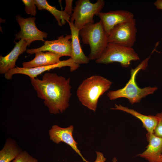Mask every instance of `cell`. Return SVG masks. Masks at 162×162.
Instances as JSON below:
<instances>
[{
  "mask_svg": "<svg viewBox=\"0 0 162 162\" xmlns=\"http://www.w3.org/2000/svg\"><path fill=\"white\" fill-rule=\"evenodd\" d=\"M65 66L69 67L70 71L72 72L78 68L80 65L74 63L70 57L67 60L62 61L57 64L52 65L31 68L16 67L8 71L4 75L5 78L8 80L12 79L13 75L18 74L27 75L30 78H34L46 71L56 68H60Z\"/></svg>",
  "mask_w": 162,
  "mask_h": 162,
  "instance_id": "cell-9",
  "label": "cell"
},
{
  "mask_svg": "<svg viewBox=\"0 0 162 162\" xmlns=\"http://www.w3.org/2000/svg\"><path fill=\"white\" fill-rule=\"evenodd\" d=\"M117 160L116 158H114L111 162H117Z\"/></svg>",
  "mask_w": 162,
  "mask_h": 162,
  "instance_id": "cell-25",
  "label": "cell"
},
{
  "mask_svg": "<svg viewBox=\"0 0 162 162\" xmlns=\"http://www.w3.org/2000/svg\"><path fill=\"white\" fill-rule=\"evenodd\" d=\"M30 79L37 96L43 100L50 113H62L69 107L72 95L70 78L66 79L56 74L47 73L41 80L36 78Z\"/></svg>",
  "mask_w": 162,
  "mask_h": 162,
  "instance_id": "cell-1",
  "label": "cell"
},
{
  "mask_svg": "<svg viewBox=\"0 0 162 162\" xmlns=\"http://www.w3.org/2000/svg\"><path fill=\"white\" fill-rule=\"evenodd\" d=\"M35 54V57L32 60L22 63V67L31 68L55 64L61 61L60 58L62 56L49 51L39 52Z\"/></svg>",
  "mask_w": 162,
  "mask_h": 162,
  "instance_id": "cell-16",
  "label": "cell"
},
{
  "mask_svg": "<svg viewBox=\"0 0 162 162\" xmlns=\"http://www.w3.org/2000/svg\"><path fill=\"white\" fill-rule=\"evenodd\" d=\"M111 109L122 111L129 113L138 118L142 122L143 127L149 133H154L158 124V118L156 115H145L132 109L123 106L120 104H115V108Z\"/></svg>",
  "mask_w": 162,
  "mask_h": 162,
  "instance_id": "cell-17",
  "label": "cell"
},
{
  "mask_svg": "<svg viewBox=\"0 0 162 162\" xmlns=\"http://www.w3.org/2000/svg\"><path fill=\"white\" fill-rule=\"evenodd\" d=\"M74 128L72 125L65 128L61 127L56 124L53 125L49 131L50 139L57 144L61 142H64L71 147L81 157L83 161L90 162L83 157L77 147L78 143L73 136ZM93 162H97L95 160Z\"/></svg>",
  "mask_w": 162,
  "mask_h": 162,
  "instance_id": "cell-11",
  "label": "cell"
},
{
  "mask_svg": "<svg viewBox=\"0 0 162 162\" xmlns=\"http://www.w3.org/2000/svg\"><path fill=\"white\" fill-rule=\"evenodd\" d=\"M16 18L20 30L16 35L15 40H26L28 46L34 41H45L44 38L47 37V33L38 28L35 25L36 18L34 17L25 18L17 15Z\"/></svg>",
  "mask_w": 162,
  "mask_h": 162,
  "instance_id": "cell-8",
  "label": "cell"
},
{
  "mask_svg": "<svg viewBox=\"0 0 162 162\" xmlns=\"http://www.w3.org/2000/svg\"><path fill=\"white\" fill-rule=\"evenodd\" d=\"M71 35H62L58 39L52 40H46L44 45L37 48L27 50V53L30 54L39 52L49 51L63 56L71 57Z\"/></svg>",
  "mask_w": 162,
  "mask_h": 162,
  "instance_id": "cell-10",
  "label": "cell"
},
{
  "mask_svg": "<svg viewBox=\"0 0 162 162\" xmlns=\"http://www.w3.org/2000/svg\"><path fill=\"white\" fill-rule=\"evenodd\" d=\"M150 56L143 60L136 68L130 70V78L125 86L123 88L115 91H110L107 96L111 100L120 98L127 99L132 104L139 103L141 99L148 95L153 94L158 89L156 86H148L140 88L136 81L137 74L140 70L147 68Z\"/></svg>",
  "mask_w": 162,
  "mask_h": 162,
  "instance_id": "cell-3",
  "label": "cell"
},
{
  "mask_svg": "<svg viewBox=\"0 0 162 162\" xmlns=\"http://www.w3.org/2000/svg\"><path fill=\"white\" fill-rule=\"evenodd\" d=\"M98 16L108 37L115 26L134 18L132 13L124 10L111 11L105 13L100 12Z\"/></svg>",
  "mask_w": 162,
  "mask_h": 162,
  "instance_id": "cell-12",
  "label": "cell"
},
{
  "mask_svg": "<svg viewBox=\"0 0 162 162\" xmlns=\"http://www.w3.org/2000/svg\"><path fill=\"white\" fill-rule=\"evenodd\" d=\"M112 82L99 75H93L84 80L78 87L76 96L82 104L95 112L100 97L110 88Z\"/></svg>",
  "mask_w": 162,
  "mask_h": 162,
  "instance_id": "cell-2",
  "label": "cell"
},
{
  "mask_svg": "<svg viewBox=\"0 0 162 162\" xmlns=\"http://www.w3.org/2000/svg\"><path fill=\"white\" fill-rule=\"evenodd\" d=\"M22 151L15 140L9 138L0 151V162H11Z\"/></svg>",
  "mask_w": 162,
  "mask_h": 162,
  "instance_id": "cell-18",
  "label": "cell"
},
{
  "mask_svg": "<svg viewBox=\"0 0 162 162\" xmlns=\"http://www.w3.org/2000/svg\"><path fill=\"white\" fill-rule=\"evenodd\" d=\"M153 4L156 8L162 10V0H157Z\"/></svg>",
  "mask_w": 162,
  "mask_h": 162,
  "instance_id": "cell-24",
  "label": "cell"
},
{
  "mask_svg": "<svg viewBox=\"0 0 162 162\" xmlns=\"http://www.w3.org/2000/svg\"><path fill=\"white\" fill-rule=\"evenodd\" d=\"M155 115L158 117V121L153 134L158 137H162V112H158Z\"/></svg>",
  "mask_w": 162,
  "mask_h": 162,
  "instance_id": "cell-22",
  "label": "cell"
},
{
  "mask_svg": "<svg viewBox=\"0 0 162 162\" xmlns=\"http://www.w3.org/2000/svg\"><path fill=\"white\" fill-rule=\"evenodd\" d=\"M161 159H162V156H161Z\"/></svg>",
  "mask_w": 162,
  "mask_h": 162,
  "instance_id": "cell-26",
  "label": "cell"
},
{
  "mask_svg": "<svg viewBox=\"0 0 162 162\" xmlns=\"http://www.w3.org/2000/svg\"><path fill=\"white\" fill-rule=\"evenodd\" d=\"M140 59L137 53L132 47L114 43H108L101 57L95 61L97 64H107L119 63L122 67L128 68L132 61Z\"/></svg>",
  "mask_w": 162,
  "mask_h": 162,
  "instance_id": "cell-5",
  "label": "cell"
},
{
  "mask_svg": "<svg viewBox=\"0 0 162 162\" xmlns=\"http://www.w3.org/2000/svg\"><path fill=\"white\" fill-rule=\"evenodd\" d=\"M15 46L7 55L0 56V74H4L8 71L16 67V63L19 56L26 51L28 46L27 42L20 40L15 42Z\"/></svg>",
  "mask_w": 162,
  "mask_h": 162,
  "instance_id": "cell-14",
  "label": "cell"
},
{
  "mask_svg": "<svg viewBox=\"0 0 162 162\" xmlns=\"http://www.w3.org/2000/svg\"><path fill=\"white\" fill-rule=\"evenodd\" d=\"M35 3L39 10H45L50 12L55 17L58 26H62L66 22L70 21V16L64 11L58 10L55 7L51 6L46 0H35Z\"/></svg>",
  "mask_w": 162,
  "mask_h": 162,
  "instance_id": "cell-19",
  "label": "cell"
},
{
  "mask_svg": "<svg viewBox=\"0 0 162 162\" xmlns=\"http://www.w3.org/2000/svg\"><path fill=\"white\" fill-rule=\"evenodd\" d=\"M68 23L71 32L72 50L70 58L74 63L80 65L88 64L89 60L84 53L80 44V30L75 27L74 22L69 21Z\"/></svg>",
  "mask_w": 162,
  "mask_h": 162,
  "instance_id": "cell-15",
  "label": "cell"
},
{
  "mask_svg": "<svg viewBox=\"0 0 162 162\" xmlns=\"http://www.w3.org/2000/svg\"><path fill=\"white\" fill-rule=\"evenodd\" d=\"M137 32L136 20L134 18L115 26L108 36V43L132 47L136 40Z\"/></svg>",
  "mask_w": 162,
  "mask_h": 162,
  "instance_id": "cell-7",
  "label": "cell"
},
{
  "mask_svg": "<svg viewBox=\"0 0 162 162\" xmlns=\"http://www.w3.org/2000/svg\"><path fill=\"white\" fill-rule=\"evenodd\" d=\"M146 138L148 142L146 150L138 154L149 162H162V137H158L153 133H147Z\"/></svg>",
  "mask_w": 162,
  "mask_h": 162,
  "instance_id": "cell-13",
  "label": "cell"
},
{
  "mask_svg": "<svg viewBox=\"0 0 162 162\" xmlns=\"http://www.w3.org/2000/svg\"><path fill=\"white\" fill-rule=\"evenodd\" d=\"M25 5V11L27 14L33 16L36 14L35 0H22Z\"/></svg>",
  "mask_w": 162,
  "mask_h": 162,
  "instance_id": "cell-21",
  "label": "cell"
},
{
  "mask_svg": "<svg viewBox=\"0 0 162 162\" xmlns=\"http://www.w3.org/2000/svg\"><path fill=\"white\" fill-rule=\"evenodd\" d=\"M105 4L103 0H98L93 3L89 0H78L75 2L70 21L74 22L75 27L80 30L86 25L94 23V15L98 16Z\"/></svg>",
  "mask_w": 162,
  "mask_h": 162,
  "instance_id": "cell-6",
  "label": "cell"
},
{
  "mask_svg": "<svg viewBox=\"0 0 162 162\" xmlns=\"http://www.w3.org/2000/svg\"><path fill=\"white\" fill-rule=\"evenodd\" d=\"M82 43L89 46V60H96L101 56L108 43V36L101 21L87 24L80 30Z\"/></svg>",
  "mask_w": 162,
  "mask_h": 162,
  "instance_id": "cell-4",
  "label": "cell"
},
{
  "mask_svg": "<svg viewBox=\"0 0 162 162\" xmlns=\"http://www.w3.org/2000/svg\"><path fill=\"white\" fill-rule=\"evenodd\" d=\"M11 162H39L26 151H22Z\"/></svg>",
  "mask_w": 162,
  "mask_h": 162,
  "instance_id": "cell-20",
  "label": "cell"
},
{
  "mask_svg": "<svg viewBox=\"0 0 162 162\" xmlns=\"http://www.w3.org/2000/svg\"><path fill=\"white\" fill-rule=\"evenodd\" d=\"M72 0H65L66 6L64 11L70 16L72 14V12L73 10L72 9Z\"/></svg>",
  "mask_w": 162,
  "mask_h": 162,
  "instance_id": "cell-23",
  "label": "cell"
}]
</instances>
